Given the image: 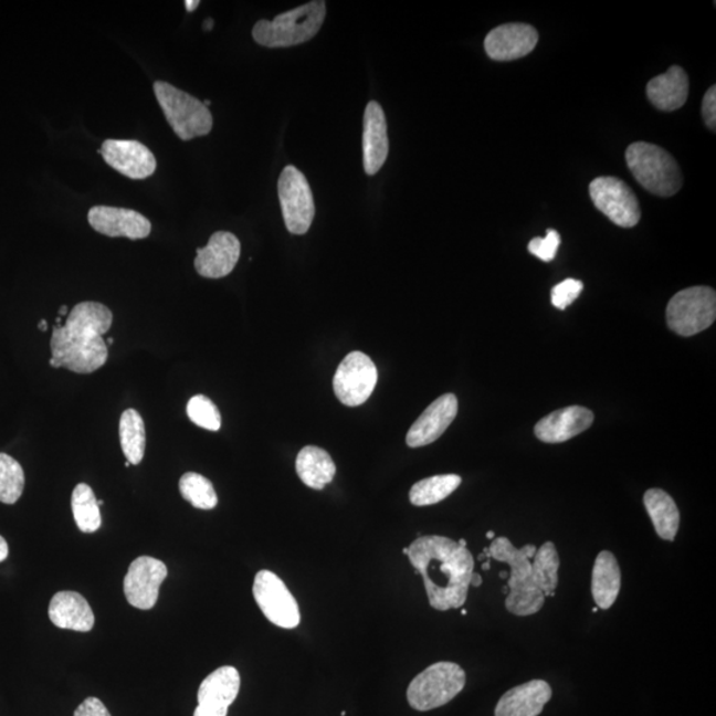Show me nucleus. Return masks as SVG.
Returning a JSON list of instances; mask_svg holds the SVG:
<instances>
[{
    "label": "nucleus",
    "mask_w": 716,
    "mask_h": 716,
    "mask_svg": "<svg viewBox=\"0 0 716 716\" xmlns=\"http://www.w3.org/2000/svg\"><path fill=\"white\" fill-rule=\"evenodd\" d=\"M99 152L112 169L131 179L149 178L157 170L155 155L135 139H105Z\"/></svg>",
    "instance_id": "2eb2a0df"
},
{
    "label": "nucleus",
    "mask_w": 716,
    "mask_h": 716,
    "mask_svg": "<svg viewBox=\"0 0 716 716\" xmlns=\"http://www.w3.org/2000/svg\"><path fill=\"white\" fill-rule=\"evenodd\" d=\"M186 413L192 423L204 430L218 431L222 427L221 413L209 397L198 394L190 398Z\"/></svg>",
    "instance_id": "473e14b6"
},
{
    "label": "nucleus",
    "mask_w": 716,
    "mask_h": 716,
    "mask_svg": "<svg viewBox=\"0 0 716 716\" xmlns=\"http://www.w3.org/2000/svg\"><path fill=\"white\" fill-rule=\"evenodd\" d=\"M7 557H9V544L3 536H0V562L4 561Z\"/></svg>",
    "instance_id": "4c0bfd02"
},
{
    "label": "nucleus",
    "mask_w": 716,
    "mask_h": 716,
    "mask_svg": "<svg viewBox=\"0 0 716 716\" xmlns=\"http://www.w3.org/2000/svg\"><path fill=\"white\" fill-rule=\"evenodd\" d=\"M285 225L291 234H307L315 218V201L307 178L295 166H285L277 182Z\"/></svg>",
    "instance_id": "1a4fd4ad"
},
{
    "label": "nucleus",
    "mask_w": 716,
    "mask_h": 716,
    "mask_svg": "<svg viewBox=\"0 0 716 716\" xmlns=\"http://www.w3.org/2000/svg\"><path fill=\"white\" fill-rule=\"evenodd\" d=\"M106 343L113 345V344H115V338H112V337H110V338H108V341H106Z\"/></svg>",
    "instance_id": "8fccbe9b"
},
{
    "label": "nucleus",
    "mask_w": 716,
    "mask_h": 716,
    "mask_svg": "<svg viewBox=\"0 0 716 716\" xmlns=\"http://www.w3.org/2000/svg\"><path fill=\"white\" fill-rule=\"evenodd\" d=\"M377 380L378 371L371 358L362 351H351L336 370L335 394L345 407H360L373 393Z\"/></svg>",
    "instance_id": "9b49d317"
},
{
    "label": "nucleus",
    "mask_w": 716,
    "mask_h": 716,
    "mask_svg": "<svg viewBox=\"0 0 716 716\" xmlns=\"http://www.w3.org/2000/svg\"><path fill=\"white\" fill-rule=\"evenodd\" d=\"M327 3L314 0L296 9L281 13L274 20H259L252 29V38L257 44L267 49H287V46L309 42L320 31Z\"/></svg>",
    "instance_id": "20e7f679"
},
{
    "label": "nucleus",
    "mask_w": 716,
    "mask_h": 716,
    "mask_svg": "<svg viewBox=\"0 0 716 716\" xmlns=\"http://www.w3.org/2000/svg\"><path fill=\"white\" fill-rule=\"evenodd\" d=\"M49 615L53 625L60 629L86 633L95 625V614L88 601L82 594L71 590H64L52 597Z\"/></svg>",
    "instance_id": "5701e85b"
},
{
    "label": "nucleus",
    "mask_w": 716,
    "mask_h": 716,
    "mask_svg": "<svg viewBox=\"0 0 716 716\" xmlns=\"http://www.w3.org/2000/svg\"><path fill=\"white\" fill-rule=\"evenodd\" d=\"M97 504H98V507H99V506H104V501H98V499H97Z\"/></svg>",
    "instance_id": "603ef678"
},
{
    "label": "nucleus",
    "mask_w": 716,
    "mask_h": 716,
    "mask_svg": "<svg viewBox=\"0 0 716 716\" xmlns=\"http://www.w3.org/2000/svg\"><path fill=\"white\" fill-rule=\"evenodd\" d=\"M130 466H131L130 462L126 461L125 462V467H130Z\"/></svg>",
    "instance_id": "864d4df0"
},
{
    "label": "nucleus",
    "mask_w": 716,
    "mask_h": 716,
    "mask_svg": "<svg viewBox=\"0 0 716 716\" xmlns=\"http://www.w3.org/2000/svg\"><path fill=\"white\" fill-rule=\"evenodd\" d=\"M241 257V242L229 231H217L211 235L208 245L197 250L194 261L199 275L208 278H221L234 271Z\"/></svg>",
    "instance_id": "a211bd4d"
},
{
    "label": "nucleus",
    "mask_w": 716,
    "mask_h": 716,
    "mask_svg": "<svg viewBox=\"0 0 716 716\" xmlns=\"http://www.w3.org/2000/svg\"><path fill=\"white\" fill-rule=\"evenodd\" d=\"M552 698L549 683L534 680L508 689L497 703L495 716H539Z\"/></svg>",
    "instance_id": "4be33fe9"
},
{
    "label": "nucleus",
    "mask_w": 716,
    "mask_h": 716,
    "mask_svg": "<svg viewBox=\"0 0 716 716\" xmlns=\"http://www.w3.org/2000/svg\"><path fill=\"white\" fill-rule=\"evenodd\" d=\"M470 586H473L475 588L481 587L482 586V576L474 572L473 577H471Z\"/></svg>",
    "instance_id": "ea45409f"
},
{
    "label": "nucleus",
    "mask_w": 716,
    "mask_h": 716,
    "mask_svg": "<svg viewBox=\"0 0 716 716\" xmlns=\"http://www.w3.org/2000/svg\"><path fill=\"white\" fill-rule=\"evenodd\" d=\"M408 557L422 576L431 608L446 612L464 606L475 567L467 548L449 537L422 536L410 544Z\"/></svg>",
    "instance_id": "f03ea898"
},
{
    "label": "nucleus",
    "mask_w": 716,
    "mask_h": 716,
    "mask_svg": "<svg viewBox=\"0 0 716 716\" xmlns=\"http://www.w3.org/2000/svg\"><path fill=\"white\" fill-rule=\"evenodd\" d=\"M456 414L457 398L454 394L436 398L408 431V446L417 449L435 442L453 423Z\"/></svg>",
    "instance_id": "6ab92c4d"
},
{
    "label": "nucleus",
    "mask_w": 716,
    "mask_h": 716,
    "mask_svg": "<svg viewBox=\"0 0 716 716\" xmlns=\"http://www.w3.org/2000/svg\"><path fill=\"white\" fill-rule=\"evenodd\" d=\"M561 243V236L556 230H547L546 238H534L533 241L528 243L529 254L539 257L543 262H552L557 250H559Z\"/></svg>",
    "instance_id": "72a5a7b5"
},
{
    "label": "nucleus",
    "mask_w": 716,
    "mask_h": 716,
    "mask_svg": "<svg viewBox=\"0 0 716 716\" xmlns=\"http://www.w3.org/2000/svg\"><path fill=\"white\" fill-rule=\"evenodd\" d=\"M241 689V674L232 666H223L206 676L198 689L194 716H228L229 707Z\"/></svg>",
    "instance_id": "4468645a"
},
{
    "label": "nucleus",
    "mask_w": 716,
    "mask_h": 716,
    "mask_svg": "<svg viewBox=\"0 0 716 716\" xmlns=\"http://www.w3.org/2000/svg\"><path fill=\"white\" fill-rule=\"evenodd\" d=\"M628 168L635 181L659 197H673L682 188L678 162L665 149L650 143L629 145L625 152Z\"/></svg>",
    "instance_id": "39448f33"
},
{
    "label": "nucleus",
    "mask_w": 716,
    "mask_h": 716,
    "mask_svg": "<svg viewBox=\"0 0 716 716\" xmlns=\"http://www.w3.org/2000/svg\"><path fill=\"white\" fill-rule=\"evenodd\" d=\"M489 568H491V566H489V562H488V561H487V562H484L483 566H482V569H483V570H489Z\"/></svg>",
    "instance_id": "49530a36"
},
{
    "label": "nucleus",
    "mask_w": 716,
    "mask_h": 716,
    "mask_svg": "<svg viewBox=\"0 0 716 716\" xmlns=\"http://www.w3.org/2000/svg\"><path fill=\"white\" fill-rule=\"evenodd\" d=\"M389 155L387 117L381 105L370 102L364 113L362 158L368 176L381 170Z\"/></svg>",
    "instance_id": "aec40b11"
},
{
    "label": "nucleus",
    "mask_w": 716,
    "mask_h": 716,
    "mask_svg": "<svg viewBox=\"0 0 716 716\" xmlns=\"http://www.w3.org/2000/svg\"><path fill=\"white\" fill-rule=\"evenodd\" d=\"M212 19H208L204 22V30H211L212 29Z\"/></svg>",
    "instance_id": "37998d69"
},
{
    "label": "nucleus",
    "mask_w": 716,
    "mask_h": 716,
    "mask_svg": "<svg viewBox=\"0 0 716 716\" xmlns=\"http://www.w3.org/2000/svg\"><path fill=\"white\" fill-rule=\"evenodd\" d=\"M702 116L708 129L715 130L716 128V86L713 85L703 97Z\"/></svg>",
    "instance_id": "c9c22d12"
},
{
    "label": "nucleus",
    "mask_w": 716,
    "mask_h": 716,
    "mask_svg": "<svg viewBox=\"0 0 716 716\" xmlns=\"http://www.w3.org/2000/svg\"><path fill=\"white\" fill-rule=\"evenodd\" d=\"M716 318V294L709 287L680 291L668 302L666 322L676 335L689 337L712 327Z\"/></svg>",
    "instance_id": "6e6552de"
},
{
    "label": "nucleus",
    "mask_w": 716,
    "mask_h": 716,
    "mask_svg": "<svg viewBox=\"0 0 716 716\" xmlns=\"http://www.w3.org/2000/svg\"><path fill=\"white\" fill-rule=\"evenodd\" d=\"M621 590V569L615 556L602 550L596 557L592 572V596L597 608L607 610L613 607Z\"/></svg>",
    "instance_id": "393cba45"
},
{
    "label": "nucleus",
    "mask_w": 716,
    "mask_h": 716,
    "mask_svg": "<svg viewBox=\"0 0 716 716\" xmlns=\"http://www.w3.org/2000/svg\"><path fill=\"white\" fill-rule=\"evenodd\" d=\"M489 557L508 564L506 608L519 617L533 615L544 607L546 597H554L559 586L560 557L552 541L540 548L527 544L515 548L507 537H496L488 548Z\"/></svg>",
    "instance_id": "f257e3e1"
},
{
    "label": "nucleus",
    "mask_w": 716,
    "mask_h": 716,
    "mask_svg": "<svg viewBox=\"0 0 716 716\" xmlns=\"http://www.w3.org/2000/svg\"><path fill=\"white\" fill-rule=\"evenodd\" d=\"M477 559L484 560V559H486V555L482 554V555H480V557H477Z\"/></svg>",
    "instance_id": "3c124183"
},
{
    "label": "nucleus",
    "mask_w": 716,
    "mask_h": 716,
    "mask_svg": "<svg viewBox=\"0 0 716 716\" xmlns=\"http://www.w3.org/2000/svg\"><path fill=\"white\" fill-rule=\"evenodd\" d=\"M73 716H112L104 703L97 698H86L82 705L76 708Z\"/></svg>",
    "instance_id": "e433bc0d"
},
{
    "label": "nucleus",
    "mask_w": 716,
    "mask_h": 716,
    "mask_svg": "<svg viewBox=\"0 0 716 716\" xmlns=\"http://www.w3.org/2000/svg\"><path fill=\"white\" fill-rule=\"evenodd\" d=\"M113 324L112 310L96 302L75 305L65 325L52 329L50 365L78 375H90L108 361V347L104 335Z\"/></svg>",
    "instance_id": "7ed1b4c3"
},
{
    "label": "nucleus",
    "mask_w": 716,
    "mask_h": 716,
    "mask_svg": "<svg viewBox=\"0 0 716 716\" xmlns=\"http://www.w3.org/2000/svg\"><path fill=\"white\" fill-rule=\"evenodd\" d=\"M596 208L614 224L632 229L641 219L640 202L632 189L615 177H599L589 186Z\"/></svg>",
    "instance_id": "9d476101"
},
{
    "label": "nucleus",
    "mask_w": 716,
    "mask_h": 716,
    "mask_svg": "<svg viewBox=\"0 0 716 716\" xmlns=\"http://www.w3.org/2000/svg\"><path fill=\"white\" fill-rule=\"evenodd\" d=\"M499 576H501V579H508V573H506V572H502Z\"/></svg>",
    "instance_id": "de8ad7c7"
},
{
    "label": "nucleus",
    "mask_w": 716,
    "mask_h": 716,
    "mask_svg": "<svg viewBox=\"0 0 716 716\" xmlns=\"http://www.w3.org/2000/svg\"><path fill=\"white\" fill-rule=\"evenodd\" d=\"M38 328L40 330H42V331H46V330H49V323H46L45 320H42V322L39 323Z\"/></svg>",
    "instance_id": "a19ab883"
},
{
    "label": "nucleus",
    "mask_w": 716,
    "mask_h": 716,
    "mask_svg": "<svg viewBox=\"0 0 716 716\" xmlns=\"http://www.w3.org/2000/svg\"><path fill=\"white\" fill-rule=\"evenodd\" d=\"M72 513L77 527L84 534H93L102 527V514L96 495L88 484L80 483L72 493Z\"/></svg>",
    "instance_id": "c756f323"
},
{
    "label": "nucleus",
    "mask_w": 716,
    "mask_h": 716,
    "mask_svg": "<svg viewBox=\"0 0 716 716\" xmlns=\"http://www.w3.org/2000/svg\"><path fill=\"white\" fill-rule=\"evenodd\" d=\"M118 433L126 461L137 466L144 460L146 448V431L141 414L135 409L125 410L119 420Z\"/></svg>",
    "instance_id": "cd10ccee"
},
{
    "label": "nucleus",
    "mask_w": 716,
    "mask_h": 716,
    "mask_svg": "<svg viewBox=\"0 0 716 716\" xmlns=\"http://www.w3.org/2000/svg\"><path fill=\"white\" fill-rule=\"evenodd\" d=\"M24 471L12 456L0 453V502L15 504L24 489Z\"/></svg>",
    "instance_id": "2f4dec72"
},
{
    "label": "nucleus",
    "mask_w": 716,
    "mask_h": 716,
    "mask_svg": "<svg viewBox=\"0 0 716 716\" xmlns=\"http://www.w3.org/2000/svg\"><path fill=\"white\" fill-rule=\"evenodd\" d=\"M402 552H403V555H407V556H408V548H403V549H402Z\"/></svg>",
    "instance_id": "5fc2aeb1"
},
{
    "label": "nucleus",
    "mask_w": 716,
    "mask_h": 716,
    "mask_svg": "<svg viewBox=\"0 0 716 716\" xmlns=\"http://www.w3.org/2000/svg\"><path fill=\"white\" fill-rule=\"evenodd\" d=\"M466 685V673L454 662H436L411 681L408 702L417 712L448 705Z\"/></svg>",
    "instance_id": "0eeeda50"
},
{
    "label": "nucleus",
    "mask_w": 716,
    "mask_h": 716,
    "mask_svg": "<svg viewBox=\"0 0 716 716\" xmlns=\"http://www.w3.org/2000/svg\"><path fill=\"white\" fill-rule=\"evenodd\" d=\"M457 544H460L461 547L467 548V541L464 539H461Z\"/></svg>",
    "instance_id": "a18cd8bd"
},
{
    "label": "nucleus",
    "mask_w": 716,
    "mask_h": 716,
    "mask_svg": "<svg viewBox=\"0 0 716 716\" xmlns=\"http://www.w3.org/2000/svg\"><path fill=\"white\" fill-rule=\"evenodd\" d=\"M199 4L201 3H199L198 0H188V2H185L186 10L189 12L196 11Z\"/></svg>",
    "instance_id": "58836bf2"
},
{
    "label": "nucleus",
    "mask_w": 716,
    "mask_h": 716,
    "mask_svg": "<svg viewBox=\"0 0 716 716\" xmlns=\"http://www.w3.org/2000/svg\"><path fill=\"white\" fill-rule=\"evenodd\" d=\"M508 592H509V589H508V587H507V586H506V587H503V593H506V594H508Z\"/></svg>",
    "instance_id": "09e8293b"
},
{
    "label": "nucleus",
    "mask_w": 716,
    "mask_h": 716,
    "mask_svg": "<svg viewBox=\"0 0 716 716\" xmlns=\"http://www.w3.org/2000/svg\"><path fill=\"white\" fill-rule=\"evenodd\" d=\"M252 593L257 607L274 625L283 629H295L301 623V610H298L295 597L289 589L271 570H261L255 576Z\"/></svg>",
    "instance_id": "f8f14e48"
},
{
    "label": "nucleus",
    "mask_w": 716,
    "mask_h": 716,
    "mask_svg": "<svg viewBox=\"0 0 716 716\" xmlns=\"http://www.w3.org/2000/svg\"><path fill=\"white\" fill-rule=\"evenodd\" d=\"M179 493L192 507L212 509L217 507L218 495L214 486L201 474L186 473L179 480Z\"/></svg>",
    "instance_id": "7c9ffc66"
},
{
    "label": "nucleus",
    "mask_w": 716,
    "mask_h": 716,
    "mask_svg": "<svg viewBox=\"0 0 716 716\" xmlns=\"http://www.w3.org/2000/svg\"><path fill=\"white\" fill-rule=\"evenodd\" d=\"M296 473L305 486L323 489L334 481L336 464L327 451L317 446H305L296 457Z\"/></svg>",
    "instance_id": "bb28decb"
},
{
    "label": "nucleus",
    "mask_w": 716,
    "mask_h": 716,
    "mask_svg": "<svg viewBox=\"0 0 716 716\" xmlns=\"http://www.w3.org/2000/svg\"><path fill=\"white\" fill-rule=\"evenodd\" d=\"M168 577V567L150 556L131 561L124 579V593L131 607L149 610L156 606L159 587Z\"/></svg>",
    "instance_id": "ddd939ff"
},
{
    "label": "nucleus",
    "mask_w": 716,
    "mask_h": 716,
    "mask_svg": "<svg viewBox=\"0 0 716 716\" xmlns=\"http://www.w3.org/2000/svg\"><path fill=\"white\" fill-rule=\"evenodd\" d=\"M592 612H593V613H597V612H599V608H597V607H596V608H593V609H592Z\"/></svg>",
    "instance_id": "6e6d98bb"
},
{
    "label": "nucleus",
    "mask_w": 716,
    "mask_h": 716,
    "mask_svg": "<svg viewBox=\"0 0 716 716\" xmlns=\"http://www.w3.org/2000/svg\"><path fill=\"white\" fill-rule=\"evenodd\" d=\"M592 411L582 407H569L541 418L535 427L537 440L544 443H562L592 427Z\"/></svg>",
    "instance_id": "412c9836"
},
{
    "label": "nucleus",
    "mask_w": 716,
    "mask_h": 716,
    "mask_svg": "<svg viewBox=\"0 0 716 716\" xmlns=\"http://www.w3.org/2000/svg\"><path fill=\"white\" fill-rule=\"evenodd\" d=\"M688 90L687 73L680 65H673L663 75L650 80L646 95L656 109L673 112L686 104Z\"/></svg>",
    "instance_id": "b1692460"
},
{
    "label": "nucleus",
    "mask_w": 716,
    "mask_h": 716,
    "mask_svg": "<svg viewBox=\"0 0 716 716\" xmlns=\"http://www.w3.org/2000/svg\"><path fill=\"white\" fill-rule=\"evenodd\" d=\"M582 289L583 284L580 281L566 278L550 291V301H552L554 307L564 310L580 296Z\"/></svg>",
    "instance_id": "f704fd0d"
},
{
    "label": "nucleus",
    "mask_w": 716,
    "mask_h": 716,
    "mask_svg": "<svg viewBox=\"0 0 716 716\" xmlns=\"http://www.w3.org/2000/svg\"><path fill=\"white\" fill-rule=\"evenodd\" d=\"M69 314H70V312H69V307H66V305H63V307L60 308V310H59V315H60V317H62V316H69Z\"/></svg>",
    "instance_id": "79ce46f5"
},
{
    "label": "nucleus",
    "mask_w": 716,
    "mask_h": 716,
    "mask_svg": "<svg viewBox=\"0 0 716 716\" xmlns=\"http://www.w3.org/2000/svg\"><path fill=\"white\" fill-rule=\"evenodd\" d=\"M539 42V33L533 25L508 23L496 27L484 39V50L495 62H513L527 56Z\"/></svg>",
    "instance_id": "f3484780"
},
{
    "label": "nucleus",
    "mask_w": 716,
    "mask_h": 716,
    "mask_svg": "<svg viewBox=\"0 0 716 716\" xmlns=\"http://www.w3.org/2000/svg\"><path fill=\"white\" fill-rule=\"evenodd\" d=\"M466 614H467V610H464V609H463V610H462V615H466Z\"/></svg>",
    "instance_id": "4d7b16f0"
},
{
    "label": "nucleus",
    "mask_w": 716,
    "mask_h": 716,
    "mask_svg": "<svg viewBox=\"0 0 716 716\" xmlns=\"http://www.w3.org/2000/svg\"><path fill=\"white\" fill-rule=\"evenodd\" d=\"M643 504L652 519L656 535L673 541L678 534L681 514L672 496L661 488H650L643 495Z\"/></svg>",
    "instance_id": "a878e982"
},
{
    "label": "nucleus",
    "mask_w": 716,
    "mask_h": 716,
    "mask_svg": "<svg viewBox=\"0 0 716 716\" xmlns=\"http://www.w3.org/2000/svg\"><path fill=\"white\" fill-rule=\"evenodd\" d=\"M88 222L98 234L109 238H128L130 241H138L148 238L151 232L149 219L138 211L110 208V206L91 208Z\"/></svg>",
    "instance_id": "dca6fc26"
},
{
    "label": "nucleus",
    "mask_w": 716,
    "mask_h": 716,
    "mask_svg": "<svg viewBox=\"0 0 716 716\" xmlns=\"http://www.w3.org/2000/svg\"><path fill=\"white\" fill-rule=\"evenodd\" d=\"M152 90L164 116L182 141L209 135L212 116L208 106L169 83L156 82Z\"/></svg>",
    "instance_id": "423d86ee"
},
{
    "label": "nucleus",
    "mask_w": 716,
    "mask_h": 716,
    "mask_svg": "<svg viewBox=\"0 0 716 716\" xmlns=\"http://www.w3.org/2000/svg\"><path fill=\"white\" fill-rule=\"evenodd\" d=\"M462 477L455 474L435 475L417 482L410 489L409 499L415 507L433 506L461 486Z\"/></svg>",
    "instance_id": "c85d7f7f"
},
{
    "label": "nucleus",
    "mask_w": 716,
    "mask_h": 716,
    "mask_svg": "<svg viewBox=\"0 0 716 716\" xmlns=\"http://www.w3.org/2000/svg\"><path fill=\"white\" fill-rule=\"evenodd\" d=\"M486 536H487V539H489V540H494V539H495V533H494V530H488V533H487Z\"/></svg>",
    "instance_id": "c03bdc74"
}]
</instances>
